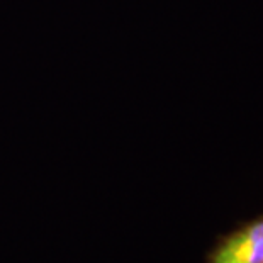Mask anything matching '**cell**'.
I'll return each instance as SVG.
<instances>
[{"label":"cell","mask_w":263,"mask_h":263,"mask_svg":"<svg viewBox=\"0 0 263 263\" xmlns=\"http://www.w3.org/2000/svg\"><path fill=\"white\" fill-rule=\"evenodd\" d=\"M204 263H263V214L217 238Z\"/></svg>","instance_id":"obj_1"}]
</instances>
